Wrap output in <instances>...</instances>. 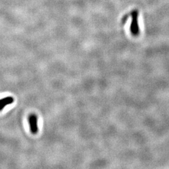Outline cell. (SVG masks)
<instances>
[{"mask_svg": "<svg viewBox=\"0 0 169 169\" xmlns=\"http://www.w3.org/2000/svg\"><path fill=\"white\" fill-rule=\"evenodd\" d=\"M138 16L139 13L136 10L132 13V23L130 26V31L134 36H137L139 34V27L138 24Z\"/></svg>", "mask_w": 169, "mask_h": 169, "instance_id": "6da1fadb", "label": "cell"}, {"mask_svg": "<svg viewBox=\"0 0 169 169\" xmlns=\"http://www.w3.org/2000/svg\"><path fill=\"white\" fill-rule=\"evenodd\" d=\"M14 98L12 97H7L1 98L0 100V111H1L4 107L8 105L13 103L14 102Z\"/></svg>", "mask_w": 169, "mask_h": 169, "instance_id": "3957f363", "label": "cell"}, {"mask_svg": "<svg viewBox=\"0 0 169 169\" xmlns=\"http://www.w3.org/2000/svg\"><path fill=\"white\" fill-rule=\"evenodd\" d=\"M37 121L38 118L36 115L35 114H31L28 117V122L30 124V130L32 134H37V132L38 131V124H37Z\"/></svg>", "mask_w": 169, "mask_h": 169, "instance_id": "7a4b0ae2", "label": "cell"}]
</instances>
